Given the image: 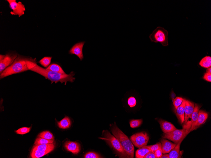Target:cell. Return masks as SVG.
Masks as SVG:
<instances>
[{"label": "cell", "mask_w": 211, "mask_h": 158, "mask_svg": "<svg viewBox=\"0 0 211 158\" xmlns=\"http://www.w3.org/2000/svg\"><path fill=\"white\" fill-rule=\"evenodd\" d=\"M36 64V58L18 55L13 63L1 74L0 78L30 70Z\"/></svg>", "instance_id": "6da1fadb"}, {"label": "cell", "mask_w": 211, "mask_h": 158, "mask_svg": "<svg viewBox=\"0 0 211 158\" xmlns=\"http://www.w3.org/2000/svg\"><path fill=\"white\" fill-rule=\"evenodd\" d=\"M30 70L37 73L44 77L46 79L50 81L51 84L54 82L57 83L60 82L61 83L64 82L65 85L67 82H73L76 79L74 77L75 73L73 72L69 74H62L46 70L37 64Z\"/></svg>", "instance_id": "7a4b0ae2"}, {"label": "cell", "mask_w": 211, "mask_h": 158, "mask_svg": "<svg viewBox=\"0 0 211 158\" xmlns=\"http://www.w3.org/2000/svg\"><path fill=\"white\" fill-rule=\"evenodd\" d=\"M111 129L112 133L120 142L128 158H133L134 147L131 141L116 125H111Z\"/></svg>", "instance_id": "3957f363"}, {"label": "cell", "mask_w": 211, "mask_h": 158, "mask_svg": "<svg viewBox=\"0 0 211 158\" xmlns=\"http://www.w3.org/2000/svg\"><path fill=\"white\" fill-rule=\"evenodd\" d=\"M102 136L103 137L99 138L105 141L120 158H128L127 154L119 141L108 131H103Z\"/></svg>", "instance_id": "277c9868"}, {"label": "cell", "mask_w": 211, "mask_h": 158, "mask_svg": "<svg viewBox=\"0 0 211 158\" xmlns=\"http://www.w3.org/2000/svg\"><path fill=\"white\" fill-rule=\"evenodd\" d=\"M168 32L165 28L158 27L150 35L149 38L152 42H160L163 46H168Z\"/></svg>", "instance_id": "5b68a950"}, {"label": "cell", "mask_w": 211, "mask_h": 158, "mask_svg": "<svg viewBox=\"0 0 211 158\" xmlns=\"http://www.w3.org/2000/svg\"><path fill=\"white\" fill-rule=\"evenodd\" d=\"M194 104L190 101L186 100L184 106L185 119L183 123V129L189 130L190 129L192 125V116L194 110Z\"/></svg>", "instance_id": "8992f818"}, {"label": "cell", "mask_w": 211, "mask_h": 158, "mask_svg": "<svg viewBox=\"0 0 211 158\" xmlns=\"http://www.w3.org/2000/svg\"><path fill=\"white\" fill-rule=\"evenodd\" d=\"M190 132L183 128L176 129L170 132L163 134V137L170 140L176 144L184 139Z\"/></svg>", "instance_id": "52a82bcc"}, {"label": "cell", "mask_w": 211, "mask_h": 158, "mask_svg": "<svg viewBox=\"0 0 211 158\" xmlns=\"http://www.w3.org/2000/svg\"><path fill=\"white\" fill-rule=\"evenodd\" d=\"M130 140L133 145L139 148L147 145L149 137L147 132H141L133 135Z\"/></svg>", "instance_id": "ba28073f"}, {"label": "cell", "mask_w": 211, "mask_h": 158, "mask_svg": "<svg viewBox=\"0 0 211 158\" xmlns=\"http://www.w3.org/2000/svg\"><path fill=\"white\" fill-rule=\"evenodd\" d=\"M17 56L18 54L16 53L0 55V73L1 74L13 63Z\"/></svg>", "instance_id": "9c48e42d"}, {"label": "cell", "mask_w": 211, "mask_h": 158, "mask_svg": "<svg viewBox=\"0 0 211 158\" xmlns=\"http://www.w3.org/2000/svg\"><path fill=\"white\" fill-rule=\"evenodd\" d=\"M10 8L12 10L11 12L12 15H18L20 17L25 14L26 11L25 6L21 2H17L16 0H7Z\"/></svg>", "instance_id": "30bf717a"}, {"label": "cell", "mask_w": 211, "mask_h": 158, "mask_svg": "<svg viewBox=\"0 0 211 158\" xmlns=\"http://www.w3.org/2000/svg\"><path fill=\"white\" fill-rule=\"evenodd\" d=\"M85 42L76 43L74 45L69 51V54L77 56L82 61L84 58L83 49Z\"/></svg>", "instance_id": "8fae6325"}, {"label": "cell", "mask_w": 211, "mask_h": 158, "mask_svg": "<svg viewBox=\"0 0 211 158\" xmlns=\"http://www.w3.org/2000/svg\"><path fill=\"white\" fill-rule=\"evenodd\" d=\"M64 146L67 151L74 154L78 153L80 150V145L77 142L67 141L65 142Z\"/></svg>", "instance_id": "7c38bea8"}, {"label": "cell", "mask_w": 211, "mask_h": 158, "mask_svg": "<svg viewBox=\"0 0 211 158\" xmlns=\"http://www.w3.org/2000/svg\"><path fill=\"white\" fill-rule=\"evenodd\" d=\"M158 122L162 131L165 133L170 132L176 129L175 127L169 122L162 119H160L158 120Z\"/></svg>", "instance_id": "4fadbf2b"}, {"label": "cell", "mask_w": 211, "mask_h": 158, "mask_svg": "<svg viewBox=\"0 0 211 158\" xmlns=\"http://www.w3.org/2000/svg\"><path fill=\"white\" fill-rule=\"evenodd\" d=\"M162 153H169L176 146V144L173 143L168 140L162 139L161 141Z\"/></svg>", "instance_id": "5bb4252c"}, {"label": "cell", "mask_w": 211, "mask_h": 158, "mask_svg": "<svg viewBox=\"0 0 211 158\" xmlns=\"http://www.w3.org/2000/svg\"><path fill=\"white\" fill-rule=\"evenodd\" d=\"M185 101L186 99H184L182 104L176 109V116L181 124L183 123L185 119L184 106Z\"/></svg>", "instance_id": "9a60e30c"}, {"label": "cell", "mask_w": 211, "mask_h": 158, "mask_svg": "<svg viewBox=\"0 0 211 158\" xmlns=\"http://www.w3.org/2000/svg\"><path fill=\"white\" fill-rule=\"evenodd\" d=\"M208 117V114L206 112L199 110L198 120L196 123L195 129H196L202 124L204 123Z\"/></svg>", "instance_id": "2e32d148"}, {"label": "cell", "mask_w": 211, "mask_h": 158, "mask_svg": "<svg viewBox=\"0 0 211 158\" xmlns=\"http://www.w3.org/2000/svg\"><path fill=\"white\" fill-rule=\"evenodd\" d=\"M201 106L197 104L195 105L194 110L192 116V125L191 132L194 130L195 125L198 119L199 113Z\"/></svg>", "instance_id": "e0dca14e"}, {"label": "cell", "mask_w": 211, "mask_h": 158, "mask_svg": "<svg viewBox=\"0 0 211 158\" xmlns=\"http://www.w3.org/2000/svg\"><path fill=\"white\" fill-rule=\"evenodd\" d=\"M55 147V145L53 143H49L40 145H35L33 149L41 151H49L51 152L53 150Z\"/></svg>", "instance_id": "ac0fdd59"}, {"label": "cell", "mask_w": 211, "mask_h": 158, "mask_svg": "<svg viewBox=\"0 0 211 158\" xmlns=\"http://www.w3.org/2000/svg\"><path fill=\"white\" fill-rule=\"evenodd\" d=\"M182 141H181L176 144L175 147L169 152V158H180V144Z\"/></svg>", "instance_id": "d6986e66"}, {"label": "cell", "mask_w": 211, "mask_h": 158, "mask_svg": "<svg viewBox=\"0 0 211 158\" xmlns=\"http://www.w3.org/2000/svg\"><path fill=\"white\" fill-rule=\"evenodd\" d=\"M151 151L146 146L140 148L136 152V158H144L145 156Z\"/></svg>", "instance_id": "ffe728a7"}, {"label": "cell", "mask_w": 211, "mask_h": 158, "mask_svg": "<svg viewBox=\"0 0 211 158\" xmlns=\"http://www.w3.org/2000/svg\"><path fill=\"white\" fill-rule=\"evenodd\" d=\"M71 121L68 117H66L61 121L58 122L59 127L62 129L69 128L71 125Z\"/></svg>", "instance_id": "44dd1931"}, {"label": "cell", "mask_w": 211, "mask_h": 158, "mask_svg": "<svg viewBox=\"0 0 211 158\" xmlns=\"http://www.w3.org/2000/svg\"><path fill=\"white\" fill-rule=\"evenodd\" d=\"M46 69L62 74H66L61 67L58 64L55 63L50 65Z\"/></svg>", "instance_id": "7402d4cb"}, {"label": "cell", "mask_w": 211, "mask_h": 158, "mask_svg": "<svg viewBox=\"0 0 211 158\" xmlns=\"http://www.w3.org/2000/svg\"><path fill=\"white\" fill-rule=\"evenodd\" d=\"M199 64L204 68L207 69L211 66V57L206 56L203 58L200 61Z\"/></svg>", "instance_id": "603a6c76"}, {"label": "cell", "mask_w": 211, "mask_h": 158, "mask_svg": "<svg viewBox=\"0 0 211 158\" xmlns=\"http://www.w3.org/2000/svg\"><path fill=\"white\" fill-rule=\"evenodd\" d=\"M50 152V151H41L32 149L31 153V156L32 158H39L48 154Z\"/></svg>", "instance_id": "cb8c5ba5"}, {"label": "cell", "mask_w": 211, "mask_h": 158, "mask_svg": "<svg viewBox=\"0 0 211 158\" xmlns=\"http://www.w3.org/2000/svg\"><path fill=\"white\" fill-rule=\"evenodd\" d=\"M38 137L48 140H54L53 134L48 131H44L42 132L38 135Z\"/></svg>", "instance_id": "d4e9b609"}, {"label": "cell", "mask_w": 211, "mask_h": 158, "mask_svg": "<svg viewBox=\"0 0 211 158\" xmlns=\"http://www.w3.org/2000/svg\"><path fill=\"white\" fill-rule=\"evenodd\" d=\"M54 140H48L43 138L39 137L36 140L35 142V145H40L44 144L53 143Z\"/></svg>", "instance_id": "484cf974"}, {"label": "cell", "mask_w": 211, "mask_h": 158, "mask_svg": "<svg viewBox=\"0 0 211 158\" xmlns=\"http://www.w3.org/2000/svg\"><path fill=\"white\" fill-rule=\"evenodd\" d=\"M52 57H45L39 61V63L43 67H47L50 64Z\"/></svg>", "instance_id": "4316f807"}, {"label": "cell", "mask_w": 211, "mask_h": 158, "mask_svg": "<svg viewBox=\"0 0 211 158\" xmlns=\"http://www.w3.org/2000/svg\"><path fill=\"white\" fill-rule=\"evenodd\" d=\"M142 121L141 119L132 120L130 122V127L133 128L138 127L141 125Z\"/></svg>", "instance_id": "83f0119b"}, {"label": "cell", "mask_w": 211, "mask_h": 158, "mask_svg": "<svg viewBox=\"0 0 211 158\" xmlns=\"http://www.w3.org/2000/svg\"><path fill=\"white\" fill-rule=\"evenodd\" d=\"M127 103L130 108H133L135 107L137 105V100L135 97L131 96L128 98L127 100Z\"/></svg>", "instance_id": "f1b7e54d"}, {"label": "cell", "mask_w": 211, "mask_h": 158, "mask_svg": "<svg viewBox=\"0 0 211 158\" xmlns=\"http://www.w3.org/2000/svg\"><path fill=\"white\" fill-rule=\"evenodd\" d=\"M85 158H100L102 157L98 154L94 152H89L84 156Z\"/></svg>", "instance_id": "f546056e"}, {"label": "cell", "mask_w": 211, "mask_h": 158, "mask_svg": "<svg viewBox=\"0 0 211 158\" xmlns=\"http://www.w3.org/2000/svg\"><path fill=\"white\" fill-rule=\"evenodd\" d=\"M31 130V128L23 127L15 131L17 134L23 135L27 133Z\"/></svg>", "instance_id": "4dcf8cb0"}, {"label": "cell", "mask_w": 211, "mask_h": 158, "mask_svg": "<svg viewBox=\"0 0 211 158\" xmlns=\"http://www.w3.org/2000/svg\"><path fill=\"white\" fill-rule=\"evenodd\" d=\"M183 99L181 97H176L173 101V104L176 109L182 104Z\"/></svg>", "instance_id": "1f68e13d"}, {"label": "cell", "mask_w": 211, "mask_h": 158, "mask_svg": "<svg viewBox=\"0 0 211 158\" xmlns=\"http://www.w3.org/2000/svg\"><path fill=\"white\" fill-rule=\"evenodd\" d=\"M147 147L151 151L154 152L155 151L158 149H161L162 145L161 144L160 142H158L157 144L151 146H147Z\"/></svg>", "instance_id": "d6a6232c"}, {"label": "cell", "mask_w": 211, "mask_h": 158, "mask_svg": "<svg viewBox=\"0 0 211 158\" xmlns=\"http://www.w3.org/2000/svg\"><path fill=\"white\" fill-rule=\"evenodd\" d=\"M144 158H156L154 152L151 151L148 152L144 156Z\"/></svg>", "instance_id": "836d02e7"}, {"label": "cell", "mask_w": 211, "mask_h": 158, "mask_svg": "<svg viewBox=\"0 0 211 158\" xmlns=\"http://www.w3.org/2000/svg\"><path fill=\"white\" fill-rule=\"evenodd\" d=\"M203 78L204 80L210 82L211 81V73L206 72L205 73Z\"/></svg>", "instance_id": "e575fe53"}, {"label": "cell", "mask_w": 211, "mask_h": 158, "mask_svg": "<svg viewBox=\"0 0 211 158\" xmlns=\"http://www.w3.org/2000/svg\"><path fill=\"white\" fill-rule=\"evenodd\" d=\"M156 158H160L162 155V152L161 149H160L155 151L154 152Z\"/></svg>", "instance_id": "d590c367"}, {"label": "cell", "mask_w": 211, "mask_h": 158, "mask_svg": "<svg viewBox=\"0 0 211 158\" xmlns=\"http://www.w3.org/2000/svg\"><path fill=\"white\" fill-rule=\"evenodd\" d=\"M171 98L173 100V101H174V100L176 98V95L175 94L174 92H172L171 94Z\"/></svg>", "instance_id": "8d00e7d4"}, {"label": "cell", "mask_w": 211, "mask_h": 158, "mask_svg": "<svg viewBox=\"0 0 211 158\" xmlns=\"http://www.w3.org/2000/svg\"><path fill=\"white\" fill-rule=\"evenodd\" d=\"M160 158H169V154L162 155Z\"/></svg>", "instance_id": "74e56055"}, {"label": "cell", "mask_w": 211, "mask_h": 158, "mask_svg": "<svg viewBox=\"0 0 211 158\" xmlns=\"http://www.w3.org/2000/svg\"><path fill=\"white\" fill-rule=\"evenodd\" d=\"M206 72L211 73V67H210L207 68L206 70Z\"/></svg>", "instance_id": "f35d334b"}]
</instances>
